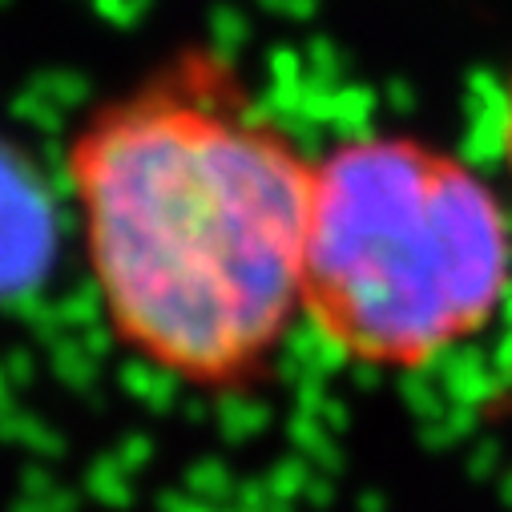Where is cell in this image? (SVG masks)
<instances>
[{
  "label": "cell",
  "instance_id": "6da1fadb",
  "mask_svg": "<svg viewBox=\"0 0 512 512\" xmlns=\"http://www.w3.org/2000/svg\"><path fill=\"white\" fill-rule=\"evenodd\" d=\"M311 166L198 49L93 101L61 178L109 339L194 392L259 383L303 319Z\"/></svg>",
  "mask_w": 512,
  "mask_h": 512
},
{
  "label": "cell",
  "instance_id": "3957f363",
  "mask_svg": "<svg viewBox=\"0 0 512 512\" xmlns=\"http://www.w3.org/2000/svg\"><path fill=\"white\" fill-rule=\"evenodd\" d=\"M500 150H504V166L512 174V77H508L504 105H500Z\"/></svg>",
  "mask_w": 512,
  "mask_h": 512
},
{
  "label": "cell",
  "instance_id": "7a4b0ae2",
  "mask_svg": "<svg viewBox=\"0 0 512 512\" xmlns=\"http://www.w3.org/2000/svg\"><path fill=\"white\" fill-rule=\"evenodd\" d=\"M512 287V226L464 158L367 134L311 166L299 315L347 363L420 371L476 339Z\"/></svg>",
  "mask_w": 512,
  "mask_h": 512
}]
</instances>
